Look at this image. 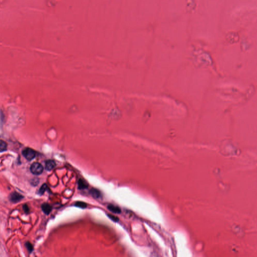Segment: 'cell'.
<instances>
[{"label":"cell","instance_id":"1","mask_svg":"<svg viewBox=\"0 0 257 257\" xmlns=\"http://www.w3.org/2000/svg\"><path fill=\"white\" fill-rule=\"evenodd\" d=\"M43 166L38 162H35L33 163L30 167V170L31 172L36 175H40L43 171Z\"/></svg>","mask_w":257,"mask_h":257},{"label":"cell","instance_id":"2","mask_svg":"<svg viewBox=\"0 0 257 257\" xmlns=\"http://www.w3.org/2000/svg\"><path fill=\"white\" fill-rule=\"evenodd\" d=\"M22 154L23 156L29 161L33 159L36 156L35 151L29 148H27L24 149L22 151Z\"/></svg>","mask_w":257,"mask_h":257},{"label":"cell","instance_id":"3","mask_svg":"<svg viewBox=\"0 0 257 257\" xmlns=\"http://www.w3.org/2000/svg\"><path fill=\"white\" fill-rule=\"evenodd\" d=\"M23 198V196L16 192L12 193L10 196V200L13 203H17L19 202Z\"/></svg>","mask_w":257,"mask_h":257},{"label":"cell","instance_id":"4","mask_svg":"<svg viewBox=\"0 0 257 257\" xmlns=\"http://www.w3.org/2000/svg\"><path fill=\"white\" fill-rule=\"evenodd\" d=\"M55 166L56 163L52 160H48L45 162V168L47 171H51L53 170Z\"/></svg>","mask_w":257,"mask_h":257},{"label":"cell","instance_id":"5","mask_svg":"<svg viewBox=\"0 0 257 257\" xmlns=\"http://www.w3.org/2000/svg\"><path fill=\"white\" fill-rule=\"evenodd\" d=\"M107 208L109 211H110L112 213H121V208L119 207L114 205L113 204H109L107 206Z\"/></svg>","mask_w":257,"mask_h":257},{"label":"cell","instance_id":"6","mask_svg":"<svg viewBox=\"0 0 257 257\" xmlns=\"http://www.w3.org/2000/svg\"><path fill=\"white\" fill-rule=\"evenodd\" d=\"M41 208L42 211L46 214H49L52 211V207L48 204L45 203L42 205Z\"/></svg>","mask_w":257,"mask_h":257},{"label":"cell","instance_id":"7","mask_svg":"<svg viewBox=\"0 0 257 257\" xmlns=\"http://www.w3.org/2000/svg\"><path fill=\"white\" fill-rule=\"evenodd\" d=\"M90 194L96 198H98L100 197L101 193L99 190L96 189H92L90 190Z\"/></svg>","mask_w":257,"mask_h":257},{"label":"cell","instance_id":"8","mask_svg":"<svg viewBox=\"0 0 257 257\" xmlns=\"http://www.w3.org/2000/svg\"><path fill=\"white\" fill-rule=\"evenodd\" d=\"M7 148V145L6 143L3 140H1L0 142V151L1 152L5 151Z\"/></svg>","mask_w":257,"mask_h":257},{"label":"cell","instance_id":"9","mask_svg":"<svg viewBox=\"0 0 257 257\" xmlns=\"http://www.w3.org/2000/svg\"><path fill=\"white\" fill-rule=\"evenodd\" d=\"M88 186V184L85 182V181L83 180L80 179L79 182V186L80 189H84L87 188Z\"/></svg>","mask_w":257,"mask_h":257},{"label":"cell","instance_id":"10","mask_svg":"<svg viewBox=\"0 0 257 257\" xmlns=\"http://www.w3.org/2000/svg\"><path fill=\"white\" fill-rule=\"evenodd\" d=\"M75 206H77L78 207H80L81 208H85L87 207V204L85 203L81 202V201H77L76 202L75 205Z\"/></svg>","mask_w":257,"mask_h":257},{"label":"cell","instance_id":"11","mask_svg":"<svg viewBox=\"0 0 257 257\" xmlns=\"http://www.w3.org/2000/svg\"><path fill=\"white\" fill-rule=\"evenodd\" d=\"M25 246H26V248L28 250V251H29V252L30 253H31L33 251V249H34L33 246V245L30 242H26L25 243Z\"/></svg>","mask_w":257,"mask_h":257},{"label":"cell","instance_id":"12","mask_svg":"<svg viewBox=\"0 0 257 257\" xmlns=\"http://www.w3.org/2000/svg\"><path fill=\"white\" fill-rule=\"evenodd\" d=\"M47 186L46 185V184H43L42 186H41V188L39 190V194L42 195L44 193L45 191H46V190L47 189Z\"/></svg>","mask_w":257,"mask_h":257},{"label":"cell","instance_id":"13","mask_svg":"<svg viewBox=\"0 0 257 257\" xmlns=\"http://www.w3.org/2000/svg\"><path fill=\"white\" fill-rule=\"evenodd\" d=\"M107 216H108V217H109V218H110L111 220H112V221H114V222H118V221H119V219L117 217H116V216H114V215H112V214H107Z\"/></svg>","mask_w":257,"mask_h":257},{"label":"cell","instance_id":"14","mask_svg":"<svg viewBox=\"0 0 257 257\" xmlns=\"http://www.w3.org/2000/svg\"><path fill=\"white\" fill-rule=\"evenodd\" d=\"M23 209H24V211L25 213H29V208L26 204H25L23 206Z\"/></svg>","mask_w":257,"mask_h":257}]
</instances>
